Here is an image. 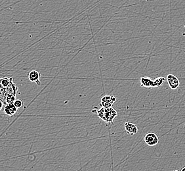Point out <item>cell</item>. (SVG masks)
Instances as JSON below:
<instances>
[{
	"label": "cell",
	"instance_id": "obj_1",
	"mask_svg": "<svg viewBox=\"0 0 185 171\" xmlns=\"http://www.w3.org/2000/svg\"><path fill=\"white\" fill-rule=\"evenodd\" d=\"M97 113L98 117L107 123H113L114 119L118 115L116 110L112 107L105 108L102 107L100 109L97 110Z\"/></svg>",
	"mask_w": 185,
	"mask_h": 171
},
{
	"label": "cell",
	"instance_id": "obj_2",
	"mask_svg": "<svg viewBox=\"0 0 185 171\" xmlns=\"http://www.w3.org/2000/svg\"><path fill=\"white\" fill-rule=\"evenodd\" d=\"M144 140L145 143L149 146H154L159 142L158 136L153 132H150L145 136Z\"/></svg>",
	"mask_w": 185,
	"mask_h": 171
},
{
	"label": "cell",
	"instance_id": "obj_3",
	"mask_svg": "<svg viewBox=\"0 0 185 171\" xmlns=\"http://www.w3.org/2000/svg\"><path fill=\"white\" fill-rule=\"evenodd\" d=\"M116 97L112 95H109V96H104L101 99L100 101V105L102 107L105 108H110L113 104L116 101Z\"/></svg>",
	"mask_w": 185,
	"mask_h": 171
},
{
	"label": "cell",
	"instance_id": "obj_4",
	"mask_svg": "<svg viewBox=\"0 0 185 171\" xmlns=\"http://www.w3.org/2000/svg\"><path fill=\"white\" fill-rule=\"evenodd\" d=\"M167 81L168 83V85L172 90H177L180 86V82L179 80L177 77L173 74H169L167 76Z\"/></svg>",
	"mask_w": 185,
	"mask_h": 171
},
{
	"label": "cell",
	"instance_id": "obj_5",
	"mask_svg": "<svg viewBox=\"0 0 185 171\" xmlns=\"http://www.w3.org/2000/svg\"><path fill=\"white\" fill-rule=\"evenodd\" d=\"M124 127H125V130L126 132L129 135L133 136L138 133V128L137 125L133 123L130 122H126L125 124H124Z\"/></svg>",
	"mask_w": 185,
	"mask_h": 171
},
{
	"label": "cell",
	"instance_id": "obj_6",
	"mask_svg": "<svg viewBox=\"0 0 185 171\" xmlns=\"http://www.w3.org/2000/svg\"><path fill=\"white\" fill-rule=\"evenodd\" d=\"M41 75L40 74V73L38 71H31L28 74V78L31 82H35L36 84L37 85H40L41 84V82L40 81Z\"/></svg>",
	"mask_w": 185,
	"mask_h": 171
},
{
	"label": "cell",
	"instance_id": "obj_7",
	"mask_svg": "<svg viewBox=\"0 0 185 171\" xmlns=\"http://www.w3.org/2000/svg\"><path fill=\"white\" fill-rule=\"evenodd\" d=\"M140 82L141 87H145V88H154V81L150 77H141L140 78Z\"/></svg>",
	"mask_w": 185,
	"mask_h": 171
},
{
	"label": "cell",
	"instance_id": "obj_8",
	"mask_svg": "<svg viewBox=\"0 0 185 171\" xmlns=\"http://www.w3.org/2000/svg\"><path fill=\"white\" fill-rule=\"evenodd\" d=\"M17 108L14 104H9L5 105L4 107V113L7 116H13L17 113Z\"/></svg>",
	"mask_w": 185,
	"mask_h": 171
},
{
	"label": "cell",
	"instance_id": "obj_9",
	"mask_svg": "<svg viewBox=\"0 0 185 171\" xmlns=\"http://www.w3.org/2000/svg\"><path fill=\"white\" fill-rule=\"evenodd\" d=\"M17 87L16 86V84L13 82V78H11V82L9 84V86L6 87L5 90L7 94H11L14 95V96H17Z\"/></svg>",
	"mask_w": 185,
	"mask_h": 171
},
{
	"label": "cell",
	"instance_id": "obj_10",
	"mask_svg": "<svg viewBox=\"0 0 185 171\" xmlns=\"http://www.w3.org/2000/svg\"><path fill=\"white\" fill-rule=\"evenodd\" d=\"M165 81H167V79L165 78L164 77H160L156 78L155 80H154V88H157V87L161 86Z\"/></svg>",
	"mask_w": 185,
	"mask_h": 171
},
{
	"label": "cell",
	"instance_id": "obj_11",
	"mask_svg": "<svg viewBox=\"0 0 185 171\" xmlns=\"http://www.w3.org/2000/svg\"><path fill=\"white\" fill-rule=\"evenodd\" d=\"M11 82V78H3L1 79V85L3 87H7Z\"/></svg>",
	"mask_w": 185,
	"mask_h": 171
},
{
	"label": "cell",
	"instance_id": "obj_12",
	"mask_svg": "<svg viewBox=\"0 0 185 171\" xmlns=\"http://www.w3.org/2000/svg\"><path fill=\"white\" fill-rule=\"evenodd\" d=\"M14 105L16 106V107L17 109L21 108L22 106H23V101H22V100H20V99H17V100H15Z\"/></svg>",
	"mask_w": 185,
	"mask_h": 171
},
{
	"label": "cell",
	"instance_id": "obj_13",
	"mask_svg": "<svg viewBox=\"0 0 185 171\" xmlns=\"http://www.w3.org/2000/svg\"><path fill=\"white\" fill-rule=\"evenodd\" d=\"M181 171H185V166L183 167V168L181 169Z\"/></svg>",
	"mask_w": 185,
	"mask_h": 171
},
{
	"label": "cell",
	"instance_id": "obj_14",
	"mask_svg": "<svg viewBox=\"0 0 185 171\" xmlns=\"http://www.w3.org/2000/svg\"><path fill=\"white\" fill-rule=\"evenodd\" d=\"M173 171H179V170H174Z\"/></svg>",
	"mask_w": 185,
	"mask_h": 171
}]
</instances>
